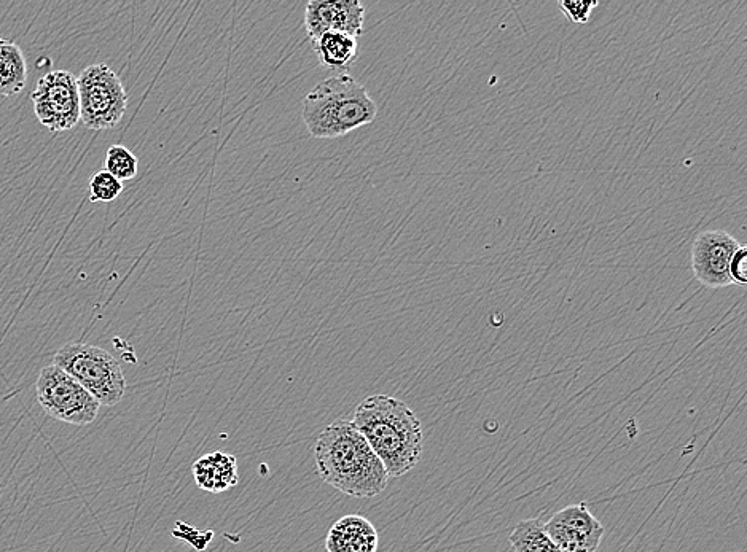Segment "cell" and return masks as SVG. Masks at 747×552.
<instances>
[{
    "mask_svg": "<svg viewBox=\"0 0 747 552\" xmlns=\"http://www.w3.org/2000/svg\"><path fill=\"white\" fill-rule=\"evenodd\" d=\"M37 401L45 413L64 424H93L98 417V400L55 363L44 366L36 382Z\"/></svg>",
    "mask_w": 747,
    "mask_h": 552,
    "instance_id": "cell-6",
    "label": "cell"
},
{
    "mask_svg": "<svg viewBox=\"0 0 747 552\" xmlns=\"http://www.w3.org/2000/svg\"><path fill=\"white\" fill-rule=\"evenodd\" d=\"M319 63L330 70L352 66L357 58V39L341 32H325L313 42Z\"/></svg>",
    "mask_w": 747,
    "mask_h": 552,
    "instance_id": "cell-14",
    "label": "cell"
},
{
    "mask_svg": "<svg viewBox=\"0 0 747 552\" xmlns=\"http://www.w3.org/2000/svg\"><path fill=\"white\" fill-rule=\"evenodd\" d=\"M730 277L735 285H746L747 282V249L744 245H741L740 249L736 250L735 255L730 261Z\"/></svg>",
    "mask_w": 747,
    "mask_h": 552,
    "instance_id": "cell-19",
    "label": "cell"
},
{
    "mask_svg": "<svg viewBox=\"0 0 747 552\" xmlns=\"http://www.w3.org/2000/svg\"><path fill=\"white\" fill-rule=\"evenodd\" d=\"M740 242L722 230H708L698 234L692 245V271L695 279L708 288L733 285L730 261Z\"/></svg>",
    "mask_w": 747,
    "mask_h": 552,
    "instance_id": "cell-8",
    "label": "cell"
},
{
    "mask_svg": "<svg viewBox=\"0 0 747 552\" xmlns=\"http://www.w3.org/2000/svg\"><path fill=\"white\" fill-rule=\"evenodd\" d=\"M80 121L88 129L104 131L122 123L128 94L122 80L107 64H91L77 77Z\"/></svg>",
    "mask_w": 747,
    "mask_h": 552,
    "instance_id": "cell-5",
    "label": "cell"
},
{
    "mask_svg": "<svg viewBox=\"0 0 747 552\" xmlns=\"http://www.w3.org/2000/svg\"><path fill=\"white\" fill-rule=\"evenodd\" d=\"M561 12L569 21L575 24H587L590 21L591 12L599 7V2H582V0H560L558 2Z\"/></svg>",
    "mask_w": 747,
    "mask_h": 552,
    "instance_id": "cell-18",
    "label": "cell"
},
{
    "mask_svg": "<svg viewBox=\"0 0 747 552\" xmlns=\"http://www.w3.org/2000/svg\"><path fill=\"white\" fill-rule=\"evenodd\" d=\"M380 537L375 525L359 514H349L327 533V552H376Z\"/></svg>",
    "mask_w": 747,
    "mask_h": 552,
    "instance_id": "cell-11",
    "label": "cell"
},
{
    "mask_svg": "<svg viewBox=\"0 0 747 552\" xmlns=\"http://www.w3.org/2000/svg\"><path fill=\"white\" fill-rule=\"evenodd\" d=\"M53 363L79 382L101 406L112 408L125 397L122 366L101 347L69 343L56 352Z\"/></svg>",
    "mask_w": 747,
    "mask_h": 552,
    "instance_id": "cell-4",
    "label": "cell"
},
{
    "mask_svg": "<svg viewBox=\"0 0 747 552\" xmlns=\"http://www.w3.org/2000/svg\"><path fill=\"white\" fill-rule=\"evenodd\" d=\"M31 101L40 125L51 133L71 131L80 121L79 85L69 70H51L40 78Z\"/></svg>",
    "mask_w": 747,
    "mask_h": 552,
    "instance_id": "cell-7",
    "label": "cell"
},
{
    "mask_svg": "<svg viewBox=\"0 0 747 552\" xmlns=\"http://www.w3.org/2000/svg\"><path fill=\"white\" fill-rule=\"evenodd\" d=\"M193 478L200 489L220 494L238 484V462L235 455L212 452L193 463Z\"/></svg>",
    "mask_w": 747,
    "mask_h": 552,
    "instance_id": "cell-12",
    "label": "cell"
},
{
    "mask_svg": "<svg viewBox=\"0 0 747 552\" xmlns=\"http://www.w3.org/2000/svg\"><path fill=\"white\" fill-rule=\"evenodd\" d=\"M302 117L314 139H337L373 123L378 107L362 83L351 75L340 74L327 78L306 94Z\"/></svg>",
    "mask_w": 747,
    "mask_h": 552,
    "instance_id": "cell-3",
    "label": "cell"
},
{
    "mask_svg": "<svg viewBox=\"0 0 747 552\" xmlns=\"http://www.w3.org/2000/svg\"><path fill=\"white\" fill-rule=\"evenodd\" d=\"M545 532L561 551L596 552L606 530L587 503H579L553 514V518L545 522Z\"/></svg>",
    "mask_w": 747,
    "mask_h": 552,
    "instance_id": "cell-9",
    "label": "cell"
},
{
    "mask_svg": "<svg viewBox=\"0 0 747 552\" xmlns=\"http://www.w3.org/2000/svg\"><path fill=\"white\" fill-rule=\"evenodd\" d=\"M104 166H106L104 171L114 175L115 179L120 182L134 179L139 171V161L136 155L131 152L130 148L123 147V145H112L107 150Z\"/></svg>",
    "mask_w": 747,
    "mask_h": 552,
    "instance_id": "cell-16",
    "label": "cell"
},
{
    "mask_svg": "<svg viewBox=\"0 0 747 552\" xmlns=\"http://www.w3.org/2000/svg\"><path fill=\"white\" fill-rule=\"evenodd\" d=\"M91 203H112L123 193V183L107 171H99L90 179Z\"/></svg>",
    "mask_w": 747,
    "mask_h": 552,
    "instance_id": "cell-17",
    "label": "cell"
},
{
    "mask_svg": "<svg viewBox=\"0 0 747 552\" xmlns=\"http://www.w3.org/2000/svg\"><path fill=\"white\" fill-rule=\"evenodd\" d=\"M365 8L359 0H309L306 4L305 28L309 40L325 32H341L359 37L364 32Z\"/></svg>",
    "mask_w": 747,
    "mask_h": 552,
    "instance_id": "cell-10",
    "label": "cell"
},
{
    "mask_svg": "<svg viewBox=\"0 0 747 552\" xmlns=\"http://www.w3.org/2000/svg\"><path fill=\"white\" fill-rule=\"evenodd\" d=\"M28 82V63L18 43L0 37V98L16 96Z\"/></svg>",
    "mask_w": 747,
    "mask_h": 552,
    "instance_id": "cell-13",
    "label": "cell"
},
{
    "mask_svg": "<svg viewBox=\"0 0 747 552\" xmlns=\"http://www.w3.org/2000/svg\"><path fill=\"white\" fill-rule=\"evenodd\" d=\"M509 541L515 552H564L550 540L545 522L540 518L521 521L513 529Z\"/></svg>",
    "mask_w": 747,
    "mask_h": 552,
    "instance_id": "cell-15",
    "label": "cell"
},
{
    "mask_svg": "<svg viewBox=\"0 0 747 552\" xmlns=\"http://www.w3.org/2000/svg\"><path fill=\"white\" fill-rule=\"evenodd\" d=\"M383 462L389 478H400L423 457V425L415 411L391 395H372L357 405L351 420Z\"/></svg>",
    "mask_w": 747,
    "mask_h": 552,
    "instance_id": "cell-2",
    "label": "cell"
},
{
    "mask_svg": "<svg viewBox=\"0 0 747 552\" xmlns=\"http://www.w3.org/2000/svg\"><path fill=\"white\" fill-rule=\"evenodd\" d=\"M314 455L322 481L349 497H376L391 479L351 420L338 419L325 427L317 438Z\"/></svg>",
    "mask_w": 747,
    "mask_h": 552,
    "instance_id": "cell-1",
    "label": "cell"
}]
</instances>
